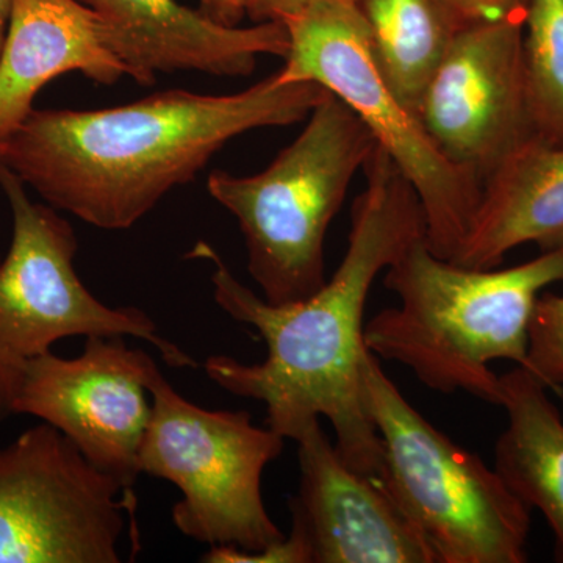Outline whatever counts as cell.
<instances>
[{
    "label": "cell",
    "mask_w": 563,
    "mask_h": 563,
    "mask_svg": "<svg viewBox=\"0 0 563 563\" xmlns=\"http://www.w3.org/2000/svg\"><path fill=\"white\" fill-rule=\"evenodd\" d=\"M206 563H310L309 550L298 532L291 531L284 540L263 551H244L235 547H210L202 555Z\"/></svg>",
    "instance_id": "20"
},
{
    "label": "cell",
    "mask_w": 563,
    "mask_h": 563,
    "mask_svg": "<svg viewBox=\"0 0 563 563\" xmlns=\"http://www.w3.org/2000/svg\"><path fill=\"white\" fill-rule=\"evenodd\" d=\"M437 2L457 31L479 22L523 14L528 7V0H437Z\"/></svg>",
    "instance_id": "21"
},
{
    "label": "cell",
    "mask_w": 563,
    "mask_h": 563,
    "mask_svg": "<svg viewBox=\"0 0 563 563\" xmlns=\"http://www.w3.org/2000/svg\"><path fill=\"white\" fill-rule=\"evenodd\" d=\"M280 22L288 51L279 80L314 81L361 118L417 192L429 250L453 261L472 228L483 180L448 161L418 114L391 90L357 0H313Z\"/></svg>",
    "instance_id": "6"
},
{
    "label": "cell",
    "mask_w": 563,
    "mask_h": 563,
    "mask_svg": "<svg viewBox=\"0 0 563 563\" xmlns=\"http://www.w3.org/2000/svg\"><path fill=\"white\" fill-rule=\"evenodd\" d=\"M0 190L13 235L0 261V421L10 417L22 369L68 336H132L161 352L172 368L199 363L158 333L139 307L99 301L76 272V232L49 203L33 202L24 181L0 163Z\"/></svg>",
    "instance_id": "8"
},
{
    "label": "cell",
    "mask_w": 563,
    "mask_h": 563,
    "mask_svg": "<svg viewBox=\"0 0 563 563\" xmlns=\"http://www.w3.org/2000/svg\"><path fill=\"white\" fill-rule=\"evenodd\" d=\"M523 62L533 136L563 144V0H528Z\"/></svg>",
    "instance_id": "18"
},
{
    "label": "cell",
    "mask_w": 563,
    "mask_h": 563,
    "mask_svg": "<svg viewBox=\"0 0 563 563\" xmlns=\"http://www.w3.org/2000/svg\"><path fill=\"white\" fill-rule=\"evenodd\" d=\"M258 0H201L206 16L222 25H236L257 5Z\"/></svg>",
    "instance_id": "22"
},
{
    "label": "cell",
    "mask_w": 563,
    "mask_h": 563,
    "mask_svg": "<svg viewBox=\"0 0 563 563\" xmlns=\"http://www.w3.org/2000/svg\"><path fill=\"white\" fill-rule=\"evenodd\" d=\"M376 146L361 118L329 92L265 172L210 174L207 190L239 221L247 273L266 302L303 301L325 284L329 225Z\"/></svg>",
    "instance_id": "4"
},
{
    "label": "cell",
    "mask_w": 563,
    "mask_h": 563,
    "mask_svg": "<svg viewBox=\"0 0 563 563\" xmlns=\"http://www.w3.org/2000/svg\"><path fill=\"white\" fill-rule=\"evenodd\" d=\"M136 498L41 421L0 446V563H120Z\"/></svg>",
    "instance_id": "9"
},
{
    "label": "cell",
    "mask_w": 563,
    "mask_h": 563,
    "mask_svg": "<svg viewBox=\"0 0 563 563\" xmlns=\"http://www.w3.org/2000/svg\"><path fill=\"white\" fill-rule=\"evenodd\" d=\"M563 244V144L531 136L484 181L483 196L454 263L498 268L523 244Z\"/></svg>",
    "instance_id": "15"
},
{
    "label": "cell",
    "mask_w": 563,
    "mask_h": 563,
    "mask_svg": "<svg viewBox=\"0 0 563 563\" xmlns=\"http://www.w3.org/2000/svg\"><path fill=\"white\" fill-rule=\"evenodd\" d=\"M554 284H563V244L510 268H470L433 254L421 236L385 269L399 306L365 322L363 342L433 391L499 406L492 363L526 366L536 303Z\"/></svg>",
    "instance_id": "3"
},
{
    "label": "cell",
    "mask_w": 563,
    "mask_h": 563,
    "mask_svg": "<svg viewBox=\"0 0 563 563\" xmlns=\"http://www.w3.org/2000/svg\"><path fill=\"white\" fill-rule=\"evenodd\" d=\"M102 18L111 46L136 84L157 73L196 70L217 77L251 76L258 55L284 58L288 33L279 21L254 27L222 25L177 0H79Z\"/></svg>",
    "instance_id": "13"
},
{
    "label": "cell",
    "mask_w": 563,
    "mask_h": 563,
    "mask_svg": "<svg viewBox=\"0 0 563 563\" xmlns=\"http://www.w3.org/2000/svg\"><path fill=\"white\" fill-rule=\"evenodd\" d=\"M66 73L102 85L129 77L106 22L79 0H13L0 54V144L35 110L40 91Z\"/></svg>",
    "instance_id": "14"
},
{
    "label": "cell",
    "mask_w": 563,
    "mask_h": 563,
    "mask_svg": "<svg viewBox=\"0 0 563 563\" xmlns=\"http://www.w3.org/2000/svg\"><path fill=\"white\" fill-rule=\"evenodd\" d=\"M507 428L495 446L496 473L531 510H539L563 562V417L548 387L525 366L499 376Z\"/></svg>",
    "instance_id": "16"
},
{
    "label": "cell",
    "mask_w": 563,
    "mask_h": 563,
    "mask_svg": "<svg viewBox=\"0 0 563 563\" xmlns=\"http://www.w3.org/2000/svg\"><path fill=\"white\" fill-rule=\"evenodd\" d=\"M528 368L548 390L563 395V295L542 292L529 329Z\"/></svg>",
    "instance_id": "19"
},
{
    "label": "cell",
    "mask_w": 563,
    "mask_h": 563,
    "mask_svg": "<svg viewBox=\"0 0 563 563\" xmlns=\"http://www.w3.org/2000/svg\"><path fill=\"white\" fill-rule=\"evenodd\" d=\"M328 95L276 73L233 95L168 90L110 109H35L0 144V163L54 209L125 231L229 141L306 120Z\"/></svg>",
    "instance_id": "2"
},
{
    "label": "cell",
    "mask_w": 563,
    "mask_h": 563,
    "mask_svg": "<svg viewBox=\"0 0 563 563\" xmlns=\"http://www.w3.org/2000/svg\"><path fill=\"white\" fill-rule=\"evenodd\" d=\"M157 362L124 336H88L80 355L49 351L22 369L10 415L54 426L101 472L132 490L150 426L147 380Z\"/></svg>",
    "instance_id": "10"
},
{
    "label": "cell",
    "mask_w": 563,
    "mask_h": 563,
    "mask_svg": "<svg viewBox=\"0 0 563 563\" xmlns=\"http://www.w3.org/2000/svg\"><path fill=\"white\" fill-rule=\"evenodd\" d=\"M526 13L459 29L417 114L448 161L485 179L533 136L523 62Z\"/></svg>",
    "instance_id": "11"
},
{
    "label": "cell",
    "mask_w": 563,
    "mask_h": 563,
    "mask_svg": "<svg viewBox=\"0 0 563 563\" xmlns=\"http://www.w3.org/2000/svg\"><path fill=\"white\" fill-rule=\"evenodd\" d=\"M362 402L379 435V481L437 563L528 562L532 510L479 455L426 420L369 351Z\"/></svg>",
    "instance_id": "5"
},
{
    "label": "cell",
    "mask_w": 563,
    "mask_h": 563,
    "mask_svg": "<svg viewBox=\"0 0 563 563\" xmlns=\"http://www.w3.org/2000/svg\"><path fill=\"white\" fill-rule=\"evenodd\" d=\"M150 426L140 450L141 474L181 493L173 523L209 547L263 551L285 539L263 501V473L285 439L258 428L251 413L209 410L185 399L155 369L147 380Z\"/></svg>",
    "instance_id": "7"
},
{
    "label": "cell",
    "mask_w": 563,
    "mask_h": 563,
    "mask_svg": "<svg viewBox=\"0 0 563 563\" xmlns=\"http://www.w3.org/2000/svg\"><path fill=\"white\" fill-rule=\"evenodd\" d=\"M11 13H13V0H0V54L9 33Z\"/></svg>",
    "instance_id": "24"
},
{
    "label": "cell",
    "mask_w": 563,
    "mask_h": 563,
    "mask_svg": "<svg viewBox=\"0 0 563 563\" xmlns=\"http://www.w3.org/2000/svg\"><path fill=\"white\" fill-rule=\"evenodd\" d=\"M298 443L291 531L310 563H437L435 554L377 477L352 470L313 422Z\"/></svg>",
    "instance_id": "12"
},
{
    "label": "cell",
    "mask_w": 563,
    "mask_h": 563,
    "mask_svg": "<svg viewBox=\"0 0 563 563\" xmlns=\"http://www.w3.org/2000/svg\"><path fill=\"white\" fill-rule=\"evenodd\" d=\"M365 191L352 206L346 252L331 279L303 301L273 306L233 276L210 244L188 257L213 265L218 306L251 325L266 344L262 363L211 355L203 363L211 383L266 406V426L295 442L325 418L340 457L355 472L379 479L380 442L362 402L366 350L365 307L374 280L401 252L424 236L420 199L380 146L363 166Z\"/></svg>",
    "instance_id": "1"
},
{
    "label": "cell",
    "mask_w": 563,
    "mask_h": 563,
    "mask_svg": "<svg viewBox=\"0 0 563 563\" xmlns=\"http://www.w3.org/2000/svg\"><path fill=\"white\" fill-rule=\"evenodd\" d=\"M377 66L417 113L457 29L437 0H357Z\"/></svg>",
    "instance_id": "17"
},
{
    "label": "cell",
    "mask_w": 563,
    "mask_h": 563,
    "mask_svg": "<svg viewBox=\"0 0 563 563\" xmlns=\"http://www.w3.org/2000/svg\"><path fill=\"white\" fill-rule=\"evenodd\" d=\"M313 0H258L247 16L255 22L284 21Z\"/></svg>",
    "instance_id": "23"
}]
</instances>
